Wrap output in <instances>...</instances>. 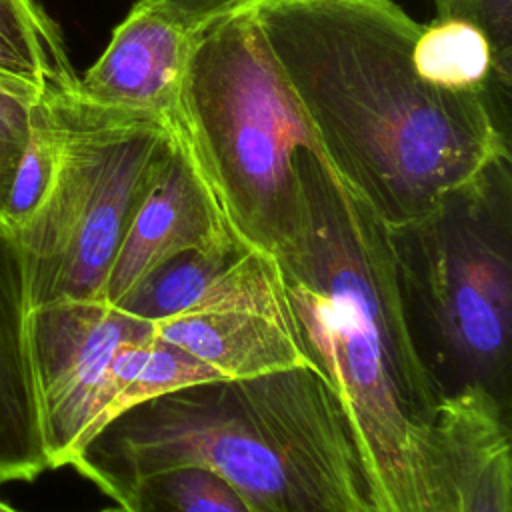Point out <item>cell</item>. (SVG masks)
Listing matches in <instances>:
<instances>
[{
  "instance_id": "obj_6",
  "label": "cell",
  "mask_w": 512,
  "mask_h": 512,
  "mask_svg": "<svg viewBox=\"0 0 512 512\" xmlns=\"http://www.w3.org/2000/svg\"><path fill=\"white\" fill-rule=\"evenodd\" d=\"M52 104L58 166L44 200L14 232L30 308L104 300L128 220L176 136L168 118L98 106L78 90Z\"/></svg>"
},
{
  "instance_id": "obj_22",
  "label": "cell",
  "mask_w": 512,
  "mask_h": 512,
  "mask_svg": "<svg viewBox=\"0 0 512 512\" xmlns=\"http://www.w3.org/2000/svg\"><path fill=\"white\" fill-rule=\"evenodd\" d=\"M0 512H18V510L12 508L8 502H4V500L0 498Z\"/></svg>"
},
{
  "instance_id": "obj_19",
  "label": "cell",
  "mask_w": 512,
  "mask_h": 512,
  "mask_svg": "<svg viewBox=\"0 0 512 512\" xmlns=\"http://www.w3.org/2000/svg\"><path fill=\"white\" fill-rule=\"evenodd\" d=\"M436 18L476 24L490 40L500 82L512 90V0H434Z\"/></svg>"
},
{
  "instance_id": "obj_8",
  "label": "cell",
  "mask_w": 512,
  "mask_h": 512,
  "mask_svg": "<svg viewBox=\"0 0 512 512\" xmlns=\"http://www.w3.org/2000/svg\"><path fill=\"white\" fill-rule=\"evenodd\" d=\"M230 242L242 240L228 226L188 146L176 132L128 220L110 266L104 300L116 306L144 276L182 252Z\"/></svg>"
},
{
  "instance_id": "obj_20",
  "label": "cell",
  "mask_w": 512,
  "mask_h": 512,
  "mask_svg": "<svg viewBox=\"0 0 512 512\" xmlns=\"http://www.w3.org/2000/svg\"><path fill=\"white\" fill-rule=\"evenodd\" d=\"M36 100L0 84V222L4 224L6 200L22 158L28 134L30 114Z\"/></svg>"
},
{
  "instance_id": "obj_9",
  "label": "cell",
  "mask_w": 512,
  "mask_h": 512,
  "mask_svg": "<svg viewBox=\"0 0 512 512\" xmlns=\"http://www.w3.org/2000/svg\"><path fill=\"white\" fill-rule=\"evenodd\" d=\"M116 308L150 324L198 312H286V286L272 252L230 242L182 252L144 276Z\"/></svg>"
},
{
  "instance_id": "obj_16",
  "label": "cell",
  "mask_w": 512,
  "mask_h": 512,
  "mask_svg": "<svg viewBox=\"0 0 512 512\" xmlns=\"http://www.w3.org/2000/svg\"><path fill=\"white\" fill-rule=\"evenodd\" d=\"M214 380L224 378L154 334L128 342L114 354L108 370L100 430L142 402Z\"/></svg>"
},
{
  "instance_id": "obj_14",
  "label": "cell",
  "mask_w": 512,
  "mask_h": 512,
  "mask_svg": "<svg viewBox=\"0 0 512 512\" xmlns=\"http://www.w3.org/2000/svg\"><path fill=\"white\" fill-rule=\"evenodd\" d=\"M56 22L36 0H0V84L32 98L78 90Z\"/></svg>"
},
{
  "instance_id": "obj_18",
  "label": "cell",
  "mask_w": 512,
  "mask_h": 512,
  "mask_svg": "<svg viewBox=\"0 0 512 512\" xmlns=\"http://www.w3.org/2000/svg\"><path fill=\"white\" fill-rule=\"evenodd\" d=\"M60 156V124L52 96L32 104L30 134L4 210V226L16 232L44 200Z\"/></svg>"
},
{
  "instance_id": "obj_10",
  "label": "cell",
  "mask_w": 512,
  "mask_h": 512,
  "mask_svg": "<svg viewBox=\"0 0 512 512\" xmlns=\"http://www.w3.org/2000/svg\"><path fill=\"white\" fill-rule=\"evenodd\" d=\"M194 34L134 2L100 58L78 78V94L98 106L172 120Z\"/></svg>"
},
{
  "instance_id": "obj_12",
  "label": "cell",
  "mask_w": 512,
  "mask_h": 512,
  "mask_svg": "<svg viewBox=\"0 0 512 512\" xmlns=\"http://www.w3.org/2000/svg\"><path fill=\"white\" fill-rule=\"evenodd\" d=\"M152 334L206 364L224 380H244L312 366L294 330L290 308H248L184 314L152 324Z\"/></svg>"
},
{
  "instance_id": "obj_11",
  "label": "cell",
  "mask_w": 512,
  "mask_h": 512,
  "mask_svg": "<svg viewBox=\"0 0 512 512\" xmlns=\"http://www.w3.org/2000/svg\"><path fill=\"white\" fill-rule=\"evenodd\" d=\"M30 302L18 240L0 222V486L48 470L28 346Z\"/></svg>"
},
{
  "instance_id": "obj_1",
  "label": "cell",
  "mask_w": 512,
  "mask_h": 512,
  "mask_svg": "<svg viewBox=\"0 0 512 512\" xmlns=\"http://www.w3.org/2000/svg\"><path fill=\"white\" fill-rule=\"evenodd\" d=\"M300 208L274 248L308 362L332 388L374 512H460L444 392L418 346L392 228L322 156L298 158Z\"/></svg>"
},
{
  "instance_id": "obj_3",
  "label": "cell",
  "mask_w": 512,
  "mask_h": 512,
  "mask_svg": "<svg viewBox=\"0 0 512 512\" xmlns=\"http://www.w3.org/2000/svg\"><path fill=\"white\" fill-rule=\"evenodd\" d=\"M70 466L110 500L146 476L198 466L222 476L252 512H374L342 408L314 366L142 402Z\"/></svg>"
},
{
  "instance_id": "obj_5",
  "label": "cell",
  "mask_w": 512,
  "mask_h": 512,
  "mask_svg": "<svg viewBox=\"0 0 512 512\" xmlns=\"http://www.w3.org/2000/svg\"><path fill=\"white\" fill-rule=\"evenodd\" d=\"M390 228L404 304L440 390L480 388L510 410L512 154Z\"/></svg>"
},
{
  "instance_id": "obj_23",
  "label": "cell",
  "mask_w": 512,
  "mask_h": 512,
  "mask_svg": "<svg viewBox=\"0 0 512 512\" xmlns=\"http://www.w3.org/2000/svg\"><path fill=\"white\" fill-rule=\"evenodd\" d=\"M102 512H124V510H122V508H118V506H116V508H108V510H102Z\"/></svg>"
},
{
  "instance_id": "obj_13",
  "label": "cell",
  "mask_w": 512,
  "mask_h": 512,
  "mask_svg": "<svg viewBox=\"0 0 512 512\" xmlns=\"http://www.w3.org/2000/svg\"><path fill=\"white\" fill-rule=\"evenodd\" d=\"M442 434L460 512H512L510 410L480 388L446 398Z\"/></svg>"
},
{
  "instance_id": "obj_15",
  "label": "cell",
  "mask_w": 512,
  "mask_h": 512,
  "mask_svg": "<svg viewBox=\"0 0 512 512\" xmlns=\"http://www.w3.org/2000/svg\"><path fill=\"white\" fill-rule=\"evenodd\" d=\"M412 60L418 76L428 84L484 96L510 114V88L500 82L490 40L476 24L458 18L422 24Z\"/></svg>"
},
{
  "instance_id": "obj_4",
  "label": "cell",
  "mask_w": 512,
  "mask_h": 512,
  "mask_svg": "<svg viewBox=\"0 0 512 512\" xmlns=\"http://www.w3.org/2000/svg\"><path fill=\"white\" fill-rule=\"evenodd\" d=\"M172 124L236 238L274 254L298 218V158L322 150L250 4L196 30Z\"/></svg>"
},
{
  "instance_id": "obj_17",
  "label": "cell",
  "mask_w": 512,
  "mask_h": 512,
  "mask_svg": "<svg viewBox=\"0 0 512 512\" xmlns=\"http://www.w3.org/2000/svg\"><path fill=\"white\" fill-rule=\"evenodd\" d=\"M114 502L124 512H252L222 476L198 466L146 476Z\"/></svg>"
},
{
  "instance_id": "obj_7",
  "label": "cell",
  "mask_w": 512,
  "mask_h": 512,
  "mask_svg": "<svg viewBox=\"0 0 512 512\" xmlns=\"http://www.w3.org/2000/svg\"><path fill=\"white\" fill-rule=\"evenodd\" d=\"M150 334V322L106 300H60L30 308V366L48 470L70 466L100 432L114 354Z\"/></svg>"
},
{
  "instance_id": "obj_2",
  "label": "cell",
  "mask_w": 512,
  "mask_h": 512,
  "mask_svg": "<svg viewBox=\"0 0 512 512\" xmlns=\"http://www.w3.org/2000/svg\"><path fill=\"white\" fill-rule=\"evenodd\" d=\"M322 156L388 226L510 154V114L422 80L420 26L394 0H250Z\"/></svg>"
},
{
  "instance_id": "obj_21",
  "label": "cell",
  "mask_w": 512,
  "mask_h": 512,
  "mask_svg": "<svg viewBox=\"0 0 512 512\" xmlns=\"http://www.w3.org/2000/svg\"><path fill=\"white\" fill-rule=\"evenodd\" d=\"M138 4L156 8L182 24L184 28L196 32L210 20L248 4L250 0H134Z\"/></svg>"
}]
</instances>
